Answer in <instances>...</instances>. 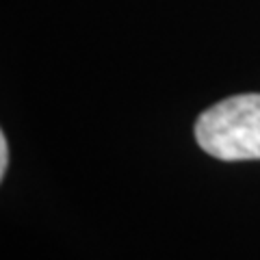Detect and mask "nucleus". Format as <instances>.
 <instances>
[{"label":"nucleus","mask_w":260,"mask_h":260,"mask_svg":"<svg viewBox=\"0 0 260 260\" xmlns=\"http://www.w3.org/2000/svg\"><path fill=\"white\" fill-rule=\"evenodd\" d=\"M195 139L219 160L260 158V93H241L213 104L198 117Z\"/></svg>","instance_id":"f257e3e1"},{"label":"nucleus","mask_w":260,"mask_h":260,"mask_svg":"<svg viewBox=\"0 0 260 260\" xmlns=\"http://www.w3.org/2000/svg\"><path fill=\"white\" fill-rule=\"evenodd\" d=\"M7 165H9V143L5 135H0V176H5Z\"/></svg>","instance_id":"f03ea898"}]
</instances>
